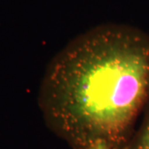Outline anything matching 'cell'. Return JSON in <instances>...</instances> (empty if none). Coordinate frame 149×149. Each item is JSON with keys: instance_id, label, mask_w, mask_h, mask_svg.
Listing matches in <instances>:
<instances>
[{"instance_id": "6da1fadb", "label": "cell", "mask_w": 149, "mask_h": 149, "mask_svg": "<svg viewBox=\"0 0 149 149\" xmlns=\"http://www.w3.org/2000/svg\"><path fill=\"white\" fill-rule=\"evenodd\" d=\"M39 99L72 148L101 140L124 149L149 102V34L113 22L80 33L49 63Z\"/></svg>"}, {"instance_id": "3957f363", "label": "cell", "mask_w": 149, "mask_h": 149, "mask_svg": "<svg viewBox=\"0 0 149 149\" xmlns=\"http://www.w3.org/2000/svg\"><path fill=\"white\" fill-rule=\"evenodd\" d=\"M73 149H117L101 140L91 141L73 148Z\"/></svg>"}, {"instance_id": "7a4b0ae2", "label": "cell", "mask_w": 149, "mask_h": 149, "mask_svg": "<svg viewBox=\"0 0 149 149\" xmlns=\"http://www.w3.org/2000/svg\"><path fill=\"white\" fill-rule=\"evenodd\" d=\"M141 118L139 125L136 127L124 149H149V102Z\"/></svg>"}]
</instances>
